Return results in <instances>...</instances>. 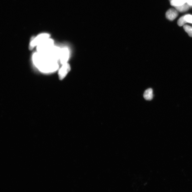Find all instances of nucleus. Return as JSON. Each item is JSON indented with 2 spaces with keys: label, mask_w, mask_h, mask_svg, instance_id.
Returning a JSON list of instances; mask_svg holds the SVG:
<instances>
[{
  "label": "nucleus",
  "mask_w": 192,
  "mask_h": 192,
  "mask_svg": "<svg viewBox=\"0 0 192 192\" xmlns=\"http://www.w3.org/2000/svg\"><path fill=\"white\" fill-rule=\"evenodd\" d=\"M32 60L35 66L42 72H54L59 67L58 61L37 52L33 55Z\"/></svg>",
  "instance_id": "1"
},
{
  "label": "nucleus",
  "mask_w": 192,
  "mask_h": 192,
  "mask_svg": "<svg viewBox=\"0 0 192 192\" xmlns=\"http://www.w3.org/2000/svg\"><path fill=\"white\" fill-rule=\"evenodd\" d=\"M54 46L53 40L49 37L37 46V52L41 54H45L49 51Z\"/></svg>",
  "instance_id": "2"
},
{
  "label": "nucleus",
  "mask_w": 192,
  "mask_h": 192,
  "mask_svg": "<svg viewBox=\"0 0 192 192\" xmlns=\"http://www.w3.org/2000/svg\"><path fill=\"white\" fill-rule=\"evenodd\" d=\"M49 34L47 33H42L37 35L36 37H34L31 39L30 41L29 48L30 50H32L35 47L38 46L42 42L45 40L46 39L50 37Z\"/></svg>",
  "instance_id": "3"
},
{
  "label": "nucleus",
  "mask_w": 192,
  "mask_h": 192,
  "mask_svg": "<svg viewBox=\"0 0 192 192\" xmlns=\"http://www.w3.org/2000/svg\"><path fill=\"white\" fill-rule=\"evenodd\" d=\"M70 52L67 48H61L60 55H59V61L62 64L67 63L69 59Z\"/></svg>",
  "instance_id": "4"
},
{
  "label": "nucleus",
  "mask_w": 192,
  "mask_h": 192,
  "mask_svg": "<svg viewBox=\"0 0 192 192\" xmlns=\"http://www.w3.org/2000/svg\"><path fill=\"white\" fill-rule=\"evenodd\" d=\"M70 67L69 64L67 63L63 64L59 70L58 77L59 80H63L70 72Z\"/></svg>",
  "instance_id": "5"
},
{
  "label": "nucleus",
  "mask_w": 192,
  "mask_h": 192,
  "mask_svg": "<svg viewBox=\"0 0 192 192\" xmlns=\"http://www.w3.org/2000/svg\"><path fill=\"white\" fill-rule=\"evenodd\" d=\"M178 15L177 11L174 9H171L167 11L166 13V18L170 21H173Z\"/></svg>",
  "instance_id": "6"
},
{
  "label": "nucleus",
  "mask_w": 192,
  "mask_h": 192,
  "mask_svg": "<svg viewBox=\"0 0 192 192\" xmlns=\"http://www.w3.org/2000/svg\"><path fill=\"white\" fill-rule=\"evenodd\" d=\"M143 96L145 99L147 100H151L153 98V91L151 88H149L145 91Z\"/></svg>",
  "instance_id": "7"
},
{
  "label": "nucleus",
  "mask_w": 192,
  "mask_h": 192,
  "mask_svg": "<svg viewBox=\"0 0 192 192\" xmlns=\"http://www.w3.org/2000/svg\"><path fill=\"white\" fill-rule=\"evenodd\" d=\"M187 0H171V4L174 6H179L187 3Z\"/></svg>",
  "instance_id": "8"
},
{
  "label": "nucleus",
  "mask_w": 192,
  "mask_h": 192,
  "mask_svg": "<svg viewBox=\"0 0 192 192\" xmlns=\"http://www.w3.org/2000/svg\"><path fill=\"white\" fill-rule=\"evenodd\" d=\"M176 10L180 12H186L189 9V5L188 4H185L179 6H175Z\"/></svg>",
  "instance_id": "9"
},
{
  "label": "nucleus",
  "mask_w": 192,
  "mask_h": 192,
  "mask_svg": "<svg viewBox=\"0 0 192 192\" xmlns=\"http://www.w3.org/2000/svg\"><path fill=\"white\" fill-rule=\"evenodd\" d=\"M184 28L189 36L192 37V28L188 25H185L184 26Z\"/></svg>",
  "instance_id": "10"
},
{
  "label": "nucleus",
  "mask_w": 192,
  "mask_h": 192,
  "mask_svg": "<svg viewBox=\"0 0 192 192\" xmlns=\"http://www.w3.org/2000/svg\"><path fill=\"white\" fill-rule=\"evenodd\" d=\"M186 23V21H185L184 19V16L181 17L178 20V24L179 26H180L184 25V24Z\"/></svg>",
  "instance_id": "11"
},
{
  "label": "nucleus",
  "mask_w": 192,
  "mask_h": 192,
  "mask_svg": "<svg viewBox=\"0 0 192 192\" xmlns=\"http://www.w3.org/2000/svg\"><path fill=\"white\" fill-rule=\"evenodd\" d=\"M184 18L187 23H192V15L190 14L185 15L184 16Z\"/></svg>",
  "instance_id": "12"
},
{
  "label": "nucleus",
  "mask_w": 192,
  "mask_h": 192,
  "mask_svg": "<svg viewBox=\"0 0 192 192\" xmlns=\"http://www.w3.org/2000/svg\"><path fill=\"white\" fill-rule=\"evenodd\" d=\"M187 3L189 6H192V0H187Z\"/></svg>",
  "instance_id": "13"
}]
</instances>
